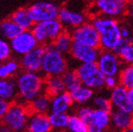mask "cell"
<instances>
[{
	"label": "cell",
	"instance_id": "17",
	"mask_svg": "<svg viewBox=\"0 0 133 132\" xmlns=\"http://www.w3.org/2000/svg\"><path fill=\"white\" fill-rule=\"evenodd\" d=\"M52 128L48 114L31 113L29 115L26 132H51Z\"/></svg>",
	"mask_w": 133,
	"mask_h": 132
},
{
	"label": "cell",
	"instance_id": "33",
	"mask_svg": "<svg viewBox=\"0 0 133 132\" xmlns=\"http://www.w3.org/2000/svg\"><path fill=\"white\" fill-rule=\"evenodd\" d=\"M92 102L95 109H101V110H105L108 112L112 111V107H111L110 99L105 95H102V94L95 95Z\"/></svg>",
	"mask_w": 133,
	"mask_h": 132
},
{
	"label": "cell",
	"instance_id": "25",
	"mask_svg": "<svg viewBox=\"0 0 133 132\" xmlns=\"http://www.w3.org/2000/svg\"><path fill=\"white\" fill-rule=\"evenodd\" d=\"M65 87L63 85L62 79L61 76H48L44 80V94L49 97L56 96L58 94L64 93Z\"/></svg>",
	"mask_w": 133,
	"mask_h": 132
},
{
	"label": "cell",
	"instance_id": "37",
	"mask_svg": "<svg viewBox=\"0 0 133 132\" xmlns=\"http://www.w3.org/2000/svg\"><path fill=\"white\" fill-rule=\"evenodd\" d=\"M119 86V81H118L117 76H106L105 82H104V87L108 88L109 90H113Z\"/></svg>",
	"mask_w": 133,
	"mask_h": 132
},
{
	"label": "cell",
	"instance_id": "42",
	"mask_svg": "<svg viewBox=\"0 0 133 132\" xmlns=\"http://www.w3.org/2000/svg\"><path fill=\"white\" fill-rule=\"evenodd\" d=\"M127 132H133V121H132V123H131L130 126H129V127L128 128Z\"/></svg>",
	"mask_w": 133,
	"mask_h": 132
},
{
	"label": "cell",
	"instance_id": "29",
	"mask_svg": "<svg viewBox=\"0 0 133 132\" xmlns=\"http://www.w3.org/2000/svg\"><path fill=\"white\" fill-rule=\"evenodd\" d=\"M61 77H62L63 85L65 87V91L68 93H71L81 85L80 79L77 76L76 70H69L68 69Z\"/></svg>",
	"mask_w": 133,
	"mask_h": 132
},
{
	"label": "cell",
	"instance_id": "28",
	"mask_svg": "<svg viewBox=\"0 0 133 132\" xmlns=\"http://www.w3.org/2000/svg\"><path fill=\"white\" fill-rule=\"evenodd\" d=\"M119 85L127 90L133 89V64H125L118 75Z\"/></svg>",
	"mask_w": 133,
	"mask_h": 132
},
{
	"label": "cell",
	"instance_id": "40",
	"mask_svg": "<svg viewBox=\"0 0 133 132\" xmlns=\"http://www.w3.org/2000/svg\"><path fill=\"white\" fill-rule=\"evenodd\" d=\"M0 132H12V131H11V129H10L8 126H6L5 124L0 122Z\"/></svg>",
	"mask_w": 133,
	"mask_h": 132
},
{
	"label": "cell",
	"instance_id": "31",
	"mask_svg": "<svg viewBox=\"0 0 133 132\" xmlns=\"http://www.w3.org/2000/svg\"><path fill=\"white\" fill-rule=\"evenodd\" d=\"M69 132H89L88 126L76 114L69 115L67 128Z\"/></svg>",
	"mask_w": 133,
	"mask_h": 132
},
{
	"label": "cell",
	"instance_id": "26",
	"mask_svg": "<svg viewBox=\"0 0 133 132\" xmlns=\"http://www.w3.org/2000/svg\"><path fill=\"white\" fill-rule=\"evenodd\" d=\"M72 44H73V39H72L71 32L66 29L51 43L52 47L62 55L69 53Z\"/></svg>",
	"mask_w": 133,
	"mask_h": 132
},
{
	"label": "cell",
	"instance_id": "2",
	"mask_svg": "<svg viewBox=\"0 0 133 132\" xmlns=\"http://www.w3.org/2000/svg\"><path fill=\"white\" fill-rule=\"evenodd\" d=\"M44 77L40 73L21 72L15 78L17 98L22 104L28 105L44 91ZM16 98V100H17Z\"/></svg>",
	"mask_w": 133,
	"mask_h": 132
},
{
	"label": "cell",
	"instance_id": "8",
	"mask_svg": "<svg viewBox=\"0 0 133 132\" xmlns=\"http://www.w3.org/2000/svg\"><path fill=\"white\" fill-rule=\"evenodd\" d=\"M28 12L34 24L57 19L59 6L49 1H38L28 7Z\"/></svg>",
	"mask_w": 133,
	"mask_h": 132
},
{
	"label": "cell",
	"instance_id": "36",
	"mask_svg": "<svg viewBox=\"0 0 133 132\" xmlns=\"http://www.w3.org/2000/svg\"><path fill=\"white\" fill-rule=\"evenodd\" d=\"M121 39L133 43V30L128 25H121Z\"/></svg>",
	"mask_w": 133,
	"mask_h": 132
},
{
	"label": "cell",
	"instance_id": "9",
	"mask_svg": "<svg viewBox=\"0 0 133 132\" xmlns=\"http://www.w3.org/2000/svg\"><path fill=\"white\" fill-rule=\"evenodd\" d=\"M96 66L104 76H118L124 66L117 54L113 51H100Z\"/></svg>",
	"mask_w": 133,
	"mask_h": 132
},
{
	"label": "cell",
	"instance_id": "5",
	"mask_svg": "<svg viewBox=\"0 0 133 132\" xmlns=\"http://www.w3.org/2000/svg\"><path fill=\"white\" fill-rule=\"evenodd\" d=\"M64 30L65 29L58 19H54L35 24L31 32L33 33L36 41L40 45H47L51 44Z\"/></svg>",
	"mask_w": 133,
	"mask_h": 132
},
{
	"label": "cell",
	"instance_id": "35",
	"mask_svg": "<svg viewBox=\"0 0 133 132\" xmlns=\"http://www.w3.org/2000/svg\"><path fill=\"white\" fill-rule=\"evenodd\" d=\"M11 53L12 51L10 48V43L0 37V62L10 60Z\"/></svg>",
	"mask_w": 133,
	"mask_h": 132
},
{
	"label": "cell",
	"instance_id": "21",
	"mask_svg": "<svg viewBox=\"0 0 133 132\" xmlns=\"http://www.w3.org/2000/svg\"><path fill=\"white\" fill-rule=\"evenodd\" d=\"M50 103H51V97L43 93L36 98H34L30 103H28V108L30 113L47 114L50 111Z\"/></svg>",
	"mask_w": 133,
	"mask_h": 132
},
{
	"label": "cell",
	"instance_id": "14",
	"mask_svg": "<svg viewBox=\"0 0 133 132\" xmlns=\"http://www.w3.org/2000/svg\"><path fill=\"white\" fill-rule=\"evenodd\" d=\"M69 54L76 61L81 63H95L100 54L99 48H92L73 42Z\"/></svg>",
	"mask_w": 133,
	"mask_h": 132
},
{
	"label": "cell",
	"instance_id": "3",
	"mask_svg": "<svg viewBox=\"0 0 133 132\" xmlns=\"http://www.w3.org/2000/svg\"><path fill=\"white\" fill-rule=\"evenodd\" d=\"M45 49L41 72L44 77L62 76L68 70V62L64 55L59 53L51 44L44 45Z\"/></svg>",
	"mask_w": 133,
	"mask_h": 132
},
{
	"label": "cell",
	"instance_id": "22",
	"mask_svg": "<svg viewBox=\"0 0 133 132\" xmlns=\"http://www.w3.org/2000/svg\"><path fill=\"white\" fill-rule=\"evenodd\" d=\"M10 19L24 30H31L35 24L31 19L28 8H20L10 15Z\"/></svg>",
	"mask_w": 133,
	"mask_h": 132
},
{
	"label": "cell",
	"instance_id": "30",
	"mask_svg": "<svg viewBox=\"0 0 133 132\" xmlns=\"http://www.w3.org/2000/svg\"><path fill=\"white\" fill-rule=\"evenodd\" d=\"M48 119L52 129L64 130L67 128L69 114L68 113H59V114L49 113Z\"/></svg>",
	"mask_w": 133,
	"mask_h": 132
},
{
	"label": "cell",
	"instance_id": "39",
	"mask_svg": "<svg viewBox=\"0 0 133 132\" xmlns=\"http://www.w3.org/2000/svg\"><path fill=\"white\" fill-rule=\"evenodd\" d=\"M127 14L130 18L133 19V2H130L128 4V8H127Z\"/></svg>",
	"mask_w": 133,
	"mask_h": 132
},
{
	"label": "cell",
	"instance_id": "27",
	"mask_svg": "<svg viewBox=\"0 0 133 132\" xmlns=\"http://www.w3.org/2000/svg\"><path fill=\"white\" fill-rule=\"evenodd\" d=\"M20 63L15 60H8L0 62V79L14 78L20 73Z\"/></svg>",
	"mask_w": 133,
	"mask_h": 132
},
{
	"label": "cell",
	"instance_id": "12",
	"mask_svg": "<svg viewBox=\"0 0 133 132\" xmlns=\"http://www.w3.org/2000/svg\"><path fill=\"white\" fill-rule=\"evenodd\" d=\"M10 45L13 53L24 56L32 51L39 45L31 30H24L23 32L10 42Z\"/></svg>",
	"mask_w": 133,
	"mask_h": 132
},
{
	"label": "cell",
	"instance_id": "7",
	"mask_svg": "<svg viewBox=\"0 0 133 132\" xmlns=\"http://www.w3.org/2000/svg\"><path fill=\"white\" fill-rule=\"evenodd\" d=\"M73 42L78 44L89 46L92 48H99L100 39L97 31L91 22H86L78 28L71 31Z\"/></svg>",
	"mask_w": 133,
	"mask_h": 132
},
{
	"label": "cell",
	"instance_id": "20",
	"mask_svg": "<svg viewBox=\"0 0 133 132\" xmlns=\"http://www.w3.org/2000/svg\"><path fill=\"white\" fill-rule=\"evenodd\" d=\"M17 98V87L15 78L0 79V99L12 103Z\"/></svg>",
	"mask_w": 133,
	"mask_h": 132
},
{
	"label": "cell",
	"instance_id": "18",
	"mask_svg": "<svg viewBox=\"0 0 133 132\" xmlns=\"http://www.w3.org/2000/svg\"><path fill=\"white\" fill-rule=\"evenodd\" d=\"M73 104L74 103H73L70 94L68 91H64L62 94L51 97L49 113H55V114L67 113L73 106Z\"/></svg>",
	"mask_w": 133,
	"mask_h": 132
},
{
	"label": "cell",
	"instance_id": "6",
	"mask_svg": "<svg viewBox=\"0 0 133 132\" xmlns=\"http://www.w3.org/2000/svg\"><path fill=\"white\" fill-rule=\"evenodd\" d=\"M82 85L92 91L100 90L104 87L105 76L98 70L96 63H81L76 69Z\"/></svg>",
	"mask_w": 133,
	"mask_h": 132
},
{
	"label": "cell",
	"instance_id": "13",
	"mask_svg": "<svg viewBox=\"0 0 133 132\" xmlns=\"http://www.w3.org/2000/svg\"><path fill=\"white\" fill-rule=\"evenodd\" d=\"M57 19L62 25L64 29L71 28L72 30L87 22V16L83 12L71 10L65 6L59 7Z\"/></svg>",
	"mask_w": 133,
	"mask_h": 132
},
{
	"label": "cell",
	"instance_id": "10",
	"mask_svg": "<svg viewBox=\"0 0 133 132\" xmlns=\"http://www.w3.org/2000/svg\"><path fill=\"white\" fill-rule=\"evenodd\" d=\"M128 2L125 0H97L95 2L99 15L115 19L127 13Z\"/></svg>",
	"mask_w": 133,
	"mask_h": 132
},
{
	"label": "cell",
	"instance_id": "16",
	"mask_svg": "<svg viewBox=\"0 0 133 132\" xmlns=\"http://www.w3.org/2000/svg\"><path fill=\"white\" fill-rule=\"evenodd\" d=\"M110 127V112L94 109L92 122L88 124L89 132H105Z\"/></svg>",
	"mask_w": 133,
	"mask_h": 132
},
{
	"label": "cell",
	"instance_id": "23",
	"mask_svg": "<svg viewBox=\"0 0 133 132\" xmlns=\"http://www.w3.org/2000/svg\"><path fill=\"white\" fill-rule=\"evenodd\" d=\"M23 31L24 29L12 22L10 18L4 19L0 22V37L6 41L10 42Z\"/></svg>",
	"mask_w": 133,
	"mask_h": 132
},
{
	"label": "cell",
	"instance_id": "19",
	"mask_svg": "<svg viewBox=\"0 0 133 132\" xmlns=\"http://www.w3.org/2000/svg\"><path fill=\"white\" fill-rule=\"evenodd\" d=\"M133 121V115L121 110L112 109L110 112V126L116 132H127Z\"/></svg>",
	"mask_w": 133,
	"mask_h": 132
},
{
	"label": "cell",
	"instance_id": "38",
	"mask_svg": "<svg viewBox=\"0 0 133 132\" xmlns=\"http://www.w3.org/2000/svg\"><path fill=\"white\" fill-rule=\"evenodd\" d=\"M9 106H10V103L0 99V122L2 121L3 117L5 116L6 112L9 109Z\"/></svg>",
	"mask_w": 133,
	"mask_h": 132
},
{
	"label": "cell",
	"instance_id": "34",
	"mask_svg": "<svg viewBox=\"0 0 133 132\" xmlns=\"http://www.w3.org/2000/svg\"><path fill=\"white\" fill-rule=\"evenodd\" d=\"M75 114L77 115L88 126L90 123L92 122V115H94V109L89 107V106H80L77 109V112Z\"/></svg>",
	"mask_w": 133,
	"mask_h": 132
},
{
	"label": "cell",
	"instance_id": "32",
	"mask_svg": "<svg viewBox=\"0 0 133 132\" xmlns=\"http://www.w3.org/2000/svg\"><path fill=\"white\" fill-rule=\"evenodd\" d=\"M124 65L125 64H133V43H129L125 44L121 49L115 52Z\"/></svg>",
	"mask_w": 133,
	"mask_h": 132
},
{
	"label": "cell",
	"instance_id": "41",
	"mask_svg": "<svg viewBox=\"0 0 133 132\" xmlns=\"http://www.w3.org/2000/svg\"><path fill=\"white\" fill-rule=\"evenodd\" d=\"M128 98L131 106L133 107V89L128 90Z\"/></svg>",
	"mask_w": 133,
	"mask_h": 132
},
{
	"label": "cell",
	"instance_id": "24",
	"mask_svg": "<svg viewBox=\"0 0 133 132\" xmlns=\"http://www.w3.org/2000/svg\"><path fill=\"white\" fill-rule=\"evenodd\" d=\"M69 94L71 95L73 103L79 105V106H85L90 101H92L95 96V91H92V89H90L82 84Z\"/></svg>",
	"mask_w": 133,
	"mask_h": 132
},
{
	"label": "cell",
	"instance_id": "15",
	"mask_svg": "<svg viewBox=\"0 0 133 132\" xmlns=\"http://www.w3.org/2000/svg\"><path fill=\"white\" fill-rule=\"evenodd\" d=\"M109 99L112 109H117V110H121L125 113L133 115V107L128 101L127 89L119 85L110 91Z\"/></svg>",
	"mask_w": 133,
	"mask_h": 132
},
{
	"label": "cell",
	"instance_id": "1",
	"mask_svg": "<svg viewBox=\"0 0 133 132\" xmlns=\"http://www.w3.org/2000/svg\"><path fill=\"white\" fill-rule=\"evenodd\" d=\"M100 39V47L103 51H113L121 40V25L116 19L95 15L91 21Z\"/></svg>",
	"mask_w": 133,
	"mask_h": 132
},
{
	"label": "cell",
	"instance_id": "11",
	"mask_svg": "<svg viewBox=\"0 0 133 132\" xmlns=\"http://www.w3.org/2000/svg\"><path fill=\"white\" fill-rule=\"evenodd\" d=\"M44 53H45L44 46L39 44L32 51L22 56L19 63H20V67L23 69V72L40 73L42 70Z\"/></svg>",
	"mask_w": 133,
	"mask_h": 132
},
{
	"label": "cell",
	"instance_id": "4",
	"mask_svg": "<svg viewBox=\"0 0 133 132\" xmlns=\"http://www.w3.org/2000/svg\"><path fill=\"white\" fill-rule=\"evenodd\" d=\"M30 114L28 105L14 101L10 104L8 110L1 122L8 126L12 132H26Z\"/></svg>",
	"mask_w": 133,
	"mask_h": 132
}]
</instances>
